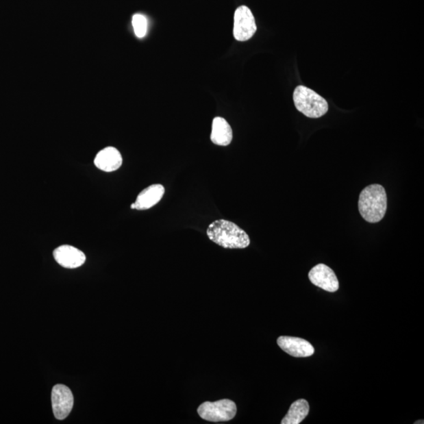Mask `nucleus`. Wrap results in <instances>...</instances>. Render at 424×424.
<instances>
[{
  "label": "nucleus",
  "mask_w": 424,
  "mask_h": 424,
  "mask_svg": "<svg viewBox=\"0 0 424 424\" xmlns=\"http://www.w3.org/2000/svg\"><path fill=\"white\" fill-rule=\"evenodd\" d=\"M58 264L68 269H75L84 264L86 255L83 251L71 245H62L53 252Z\"/></svg>",
  "instance_id": "nucleus-9"
},
{
  "label": "nucleus",
  "mask_w": 424,
  "mask_h": 424,
  "mask_svg": "<svg viewBox=\"0 0 424 424\" xmlns=\"http://www.w3.org/2000/svg\"><path fill=\"white\" fill-rule=\"evenodd\" d=\"M165 192L164 187L160 184L149 186L143 190L134 203L135 209L138 211L148 210L162 199Z\"/></svg>",
  "instance_id": "nucleus-11"
},
{
  "label": "nucleus",
  "mask_w": 424,
  "mask_h": 424,
  "mask_svg": "<svg viewBox=\"0 0 424 424\" xmlns=\"http://www.w3.org/2000/svg\"><path fill=\"white\" fill-rule=\"evenodd\" d=\"M233 140V131L229 123L223 117H216L213 120L211 141L218 146L227 147Z\"/></svg>",
  "instance_id": "nucleus-12"
},
{
  "label": "nucleus",
  "mask_w": 424,
  "mask_h": 424,
  "mask_svg": "<svg viewBox=\"0 0 424 424\" xmlns=\"http://www.w3.org/2000/svg\"><path fill=\"white\" fill-rule=\"evenodd\" d=\"M53 415L58 420H64L71 412L74 404L72 391L68 386L58 384L53 386L51 394Z\"/></svg>",
  "instance_id": "nucleus-6"
},
{
  "label": "nucleus",
  "mask_w": 424,
  "mask_h": 424,
  "mask_svg": "<svg viewBox=\"0 0 424 424\" xmlns=\"http://www.w3.org/2000/svg\"><path fill=\"white\" fill-rule=\"evenodd\" d=\"M277 342L282 350L295 358L310 357L315 351L311 343L301 338L280 336Z\"/></svg>",
  "instance_id": "nucleus-8"
},
{
  "label": "nucleus",
  "mask_w": 424,
  "mask_h": 424,
  "mask_svg": "<svg viewBox=\"0 0 424 424\" xmlns=\"http://www.w3.org/2000/svg\"><path fill=\"white\" fill-rule=\"evenodd\" d=\"M310 406L305 399L297 400L290 406L286 416L283 418L282 424H299L309 414Z\"/></svg>",
  "instance_id": "nucleus-13"
},
{
  "label": "nucleus",
  "mask_w": 424,
  "mask_h": 424,
  "mask_svg": "<svg viewBox=\"0 0 424 424\" xmlns=\"http://www.w3.org/2000/svg\"><path fill=\"white\" fill-rule=\"evenodd\" d=\"M207 235L212 242L224 249H243L248 248L251 243L249 236L244 229L225 219L216 220L209 225Z\"/></svg>",
  "instance_id": "nucleus-1"
},
{
  "label": "nucleus",
  "mask_w": 424,
  "mask_h": 424,
  "mask_svg": "<svg viewBox=\"0 0 424 424\" xmlns=\"http://www.w3.org/2000/svg\"><path fill=\"white\" fill-rule=\"evenodd\" d=\"M293 101L297 110L309 118L316 119L329 111V104L323 97L302 85L295 89Z\"/></svg>",
  "instance_id": "nucleus-3"
},
{
  "label": "nucleus",
  "mask_w": 424,
  "mask_h": 424,
  "mask_svg": "<svg viewBox=\"0 0 424 424\" xmlns=\"http://www.w3.org/2000/svg\"><path fill=\"white\" fill-rule=\"evenodd\" d=\"M132 25L138 38L146 36L148 29V21L144 15L136 14L133 16Z\"/></svg>",
  "instance_id": "nucleus-14"
},
{
  "label": "nucleus",
  "mask_w": 424,
  "mask_h": 424,
  "mask_svg": "<svg viewBox=\"0 0 424 424\" xmlns=\"http://www.w3.org/2000/svg\"><path fill=\"white\" fill-rule=\"evenodd\" d=\"M94 163L97 169L105 173H112L121 167L123 158L119 150L110 147L101 149L96 155Z\"/></svg>",
  "instance_id": "nucleus-10"
},
{
  "label": "nucleus",
  "mask_w": 424,
  "mask_h": 424,
  "mask_svg": "<svg viewBox=\"0 0 424 424\" xmlns=\"http://www.w3.org/2000/svg\"><path fill=\"white\" fill-rule=\"evenodd\" d=\"M358 209L366 222L377 223L381 221L388 209V196L384 187L373 184L364 188L359 196Z\"/></svg>",
  "instance_id": "nucleus-2"
},
{
  "label": "nucleus",
  "mask_w": 424,
  "mask_h": 424,
  "mask_svg": "<svg viewBox=\"0 0 424 424\" xmlns=\"http://www.w3.org/2000/svg\"><path fill=\"white\" fill-rule=\"evenodd\" d=\"M257 31V26L253 14L246 6H241L236 10L234 14V36L240 42L249 40Z\"/></svg>",
  "instance_id": "nucleus-5"
},
{
  "label": "nucleus",
  "mask_w": 424,
  "mask_h": 424,
  "mask_svg": "<svg viewBox=\"0 0 424 424\" xmlns=\"http://www.w3.org/2000/svg\"><path fill=\"white\" fill-rule=\"evenodd\" d=\"M308 277L311 283L325 291L335 292L340 288L335 272L325 264H320L313 267Z\"/></svg>",
  "instance_id": "nucleus-7"
},
{
  "label": "nucleus",
  "mask_w": 424,
  "mask_h": 424,
  "mask_svg": "<svg viewBox=\"0 0 424 424\" xmlns=\"http://www.w3.org/2000/svg\"><path fill=\"white\" fill-rule=\"evenodd\" d=\"M197 412L203 420L207 421H229L233 420L237 413V406L229 399L205 401L198 408Z\"/></svg>",
  "instance_id": "nucleus-4"
}]
</instances>
